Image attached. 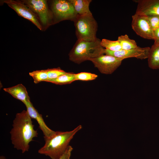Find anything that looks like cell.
Instances as JSON below:
<instances>
[{
    "label": "cell",
    "mask_w": 159,
    "mask_h": 159,
    "mask_svg": "<svg viewBox=\"0 0 159 159\" xmlns=\"http://www.w3.org/2000/svg\"><path fill=\"white\" fill-rule=\"evenodd\" d=\"M12 126L10 133L14 148L21 150L22 153L28 151L30 143L37 137L38 133L34 128V125L27 110L16 114Z\"/></svg>",
    "instance_id": "6da1fadb"
},
{
    "label": "cell",
    "mask_w": 159,
    "mask_h": 159,
    "mask_svg": "<svg viewBox=\"0 0 159 159\" xmlns=\"http://www.w3.org/2000/svg\"><path fill=\"white\" fill-rule=\"evenodd\" d=\"M82 128V126L79 125L70 131H56L50 138L44 137L45 144L38 150V153L48 156L52 159H59L67 149L74 135Z\"/></svg>",
    "instance_id": "7a4b0ae2"
},
{
    "label": "cell",
    "mask_w": 159,
    "mask_h": 159,
    "mask_svg": "<svg viewBox=\"0 0 159 159\" xmlns=\"http://www.w3.org/2000/svg\"><path fill=\"white\" fill-rule=\"evenodd\" d=\"M98 38L93 41L77 39L69 54L71 61L77 64L105 54V49Z\"/></svg>",
    "instance_id": "3957f363"
},
{
    "label": "cell",
    "mask_w": 159,
    "mask_h": 159,
    "mask_svg": "<svg viewBox=\"0 0 159 159\" xmlns=\"http://www.w3.org/2000/svg\"><path fill=\"white\" fill-rule=\"evenodd\" d=\"M74 22L77 39L93 41L97 39L98 25L92 14H78Z\"/></svg>",
    "instance_id": "277c9868"
},
{
    "label": "cell",
    "mask_w": 159,
    "mask_h": 159,
    "mask_svg": "<svg viewBox=\"0 0 159 159\" xmlns=\"http://www.w3.org/2000/svg\"><path fill=\"white\" fill-rule=\"evenodd\" d=\"M49 2L54 25L64 20L74 21L78 14L69 0H53Z\"/></svg>",
    "instance_id": "5b68a950"
},
{
    "label": "cell",
    "mask_w": 159,
    "mask_h": 159,
    "mask_svg": "<svg viewBox=\"0 0 159 159\" xmlns=\"http://www.w3.org/2000/svg\"><path fill=\"white\" fill-rule=\"evenodd\" d=\"M28 6L37 16L44 31L53 24L52 12L48 1L46 0H21Z\"/></svg>",
    "instance_id": "8992f818"
},
{
    "label": "cell",
    "mask_w": 159,
    "mask_h": 159,
    "mask_svg": "<svg viewBox=\"0 0 159 159\" xmlns=\"http://www.w3.org/2000/svg\"><path fill=\"white\" fill-rule=\"evenodd\" d=\"M123 59L113 56L103 54L90 59L94 66L100 73L106 74L112 73L121 65Z\"/></svg>",
    "instance_id": "52a82bcc"
},
{
    "label": "cell",
    "mask_w": 159,
    "mask_h": 159,
    "mask_svg": "<svg viewBox=\"0 0 159 159\" xmlns=\"http://www.w3.org/2000/svg\"><path fill=\"white\" fill-rule=\"evenodd\" d=\"M3 2L14 10L19 16L30 21L39 29L42 31V26L36 15L21 0H4Z\"/></svg>",
    "instance_id": "ba28073f"
},
{
    "label": "cell",
    "mask_w": 159,
    "mask_h": 159,
    "mask_svg": "<svg viewBox=\"0 0 159 159\" xmlns=\"http://www.w3.org/2000/svg\"><path fill=\"white\" fill-rule=\"evenodd\" d=\"M131 26L138 36L145 39L154 40L153 30L148 21L143 16L136 14L133 15Z\"/></svg>",
    "instance_id": "9c48e42d"
},
{
    "label": "cell",
    "mask_w": 159,
    "mask_h": 159,
    "mask_svg": "<svg viewBox=\"0 0 159 159\" xmlns=\"http://www.w3.org/2000/svg\"><path fill=\"white\" fill-rule=\"evenodd\" d=\"M150 47H137L129 50L121 49L112 51L105 49V54L123 59L129 58H135L140 59H148Z\"/></svg>",
    "instance_id": "30bf717a"
},
{
    "label": "cell",
    "mask_w": 159,
    "mask_h": 159,
    "mask_svg": "<svg viewBox=\"0 0 159 159\" xmlns=\"http://www.w3.org/2000/svg\"><path fill=\"white\" fill-rule=\"evenodd\" d=\"M138 3L135 13L142 16H159V0H136Z\"/></svg>",
    "instance_id": "8fae6325"
},
{
    "label": "cell",
    "mask_w": 159,
    "mask_h": 159,
    "mask_svg": "<svg viewBox=\"0 0 159 159\" xmlns=\"http://www.w3.org/2000/svg\"><path fill=\"white\" fill-rule=\"evenodd\" d=\"M29 115L32 119L36 120L39 125V128L42 131L44 137L49 138L54 135L56 131L50 129L46 125L41 114L34 107L31 101L24 104Z\"/></svg>",
    "instance_id": "7c38bea8"
},
{
    "label": "cell",
    "mask_w": 159,
    "mask_h": 159,
    "mask_svg": "<svg viewBox=\"0 0 159 159\" xmlns=\"http://www.w3.org/2000/svg\"><path fill=\"white\" fill-rule=\"evenodd\" d=\"M3 90L14 98L21 101L24 104L30 101L26 89L22 84H19L11 87L4 88Z\"/></svg>",
    "instance_id": "4fadbf2b"
},
{
    "label": "cell",
    "mask_w": 159,
    "mask_h": 159,
    "mask_svg": "<svg viewBox=\"0 0 159 159\" xmlns=\"http://www.w3.org/2000/svg\"><path fill=\"white\" fill-rule=\"evenodd\" d=\"M148 67L152 69H159V42H155L150 48L148 58Z\"/></svg>",
    "instance_id": "5bb4252c"
},
{
    "label": "cell",
    "mask_w": 159,
    "mask_h": 159,
    "mask_svg": "<svg viewBox=\"0 0 159 159\" xmlns=\"http://www.w3.org/2000/svg\"><path fill=\"white\" fill-rule=\"evenodd\" d=\"M72 4L78 14H92L89 9L91 0H69Z\"/></svg>",
    "instance_id": "9a60e30c"
},
{
    "label": "cell",
    "mask_w": 159,
    "mask_h": 159,
    "mask_svg": "<svg viewBox=\"0 0 159 159\" xmlns=\"http://www.w3.org/2000/svg\"><path fill=\"white\" fill-rule=\"evenodd\" d=\"M75 74L72 72H66L57 78L48 80L46 82L59 85L69 84L75 81Z\"/></svg>",
    "instance_id": "2e32d148"
},
{
    "label": "cell",
    "mask_w": 159,
    "mask_h": 159,
    "mask_svg": "<svg viewBox=\"0 0 159 159\" xmlns=\"http://www.w3.org/2000/svg\"><path fill=\"white\" fill-rule=\"evenodd\" d=\"M117 40L120 44L122 49L129 50L138 47L135 41L130 39L127 34L119 36Z\"/></svg>",
    "instance_id": "e0dca14e"
},
{
    "label": "cell",
    "mask_w": 159,
    "mask_h": 159,
    "mask_svg": "<svg viewBox=\"0 0 159 159\" xmlns=\"http://www.w3.org/2000/svg\"><path fill=\"white\" fill-rule=\"evenodd\" d=\"M100 44L104 48L110 51H116L122 49L120 44L117 40L112 41L102 39L101 40Z\"/></svg>",
    "instance_id": "ac0fdd59"
},
{
    "label": "cell",
    "mask_w": 159,
    "mask_h": 159,
    "mask_svg": "<svg viewBox=\"0 0 159 159\" xmlns=\"http://www.w3.org/2000/svg\"><path fill=\"white\" fill-rule=\"evenodd\" d=\"M29 75L33 78L35 84L42 81L46 82L48 79L47 69L34 71L29 72Z\"/></svg>",
    "instance_id": "d6986e66"
},
{
    "label": "cell",
    "mask_w": 159,
    "mask_h": 159,
    "mask_svg": "<svg viewBox=\"0 0 159 159\" xmlns=\"http://www.w3.org/2000/svg\"><path fill=\"white\" fill-rule=\"evenodd\" d=\"M98 76L95 74L87 72H81L75 74V81H90L95 79Z\"/></svg>",
    "instance_id": "ffe728a7"
},
{
    "label": "cell",
    "mask_w": 159,
    "mask_h": 159,
    "mask_svg": "<svg viewBox=\"0 0 159 159\" xmlns=\"http://www.w3.org/2000/svg\"><path fill=\"white\" fill-rule=\"evenodd\" d=\"M46 69L48 75L47 80L55 79L66 72L59 67Z\"/></svg>",
    "instance_id": "44dd1931"
},
{
    "label": "cell",
    "mask_w": 159,
    "mask_h": 159,
    "mask_svg": "<svg viewBox=\"0 0 159 159\" xmlns=\"http://www.w3.org/2000/svg\"><path fill=\"white\" fill-rule=\"evenodd\" d=\"M142 16L148 21L153 30L159 27V15H153Z\"/></svg>",
    "instance_id": "7402d4cb"
},
{
    "label": "cell",
    "mask_w": 159,
    "mask_h": 159,
    "mask_svg": "<svg viewBox=\"0 0 159 159\" xmlns=\"http://www.w3.org/2000/svg\"><path fill=\"white\" fill-rule=\"evenodd\" d=\"M73 148L69 145L64 153L59 159H70Z\"/></svg>",
    "instance_id": "603a6c76"
},
{
    "label": "cell",
    "mask_w": 159,
    "mask_h": 159,
    "mask_svg": "<svg viewBox=\"0 0 159 159\" xmlns=\"http://www.w3.org/2000/svg\"><path fill=\"white\" fill-rule=\"evenodd\" d=\"M154 42H159V27L153 30Z\"/></svg>",
    "instance_id": "cb8c5ba5"
},
{
    "label": "cell",
    "mask_w": 159,
    "mask_h": 159,
    "mask_svg": "<svg viewBox=\"0 0 159 159\" xmlns=\"http://www.w3.org/2000/svg\"><path fill=\"white\" fill-rule=\"evenodd\" d=\"M0 159H7L6 157L4 155H1L0 156Z\"/></svg>",
    "instance_id": "d4e9b609"
}]
</instances>
